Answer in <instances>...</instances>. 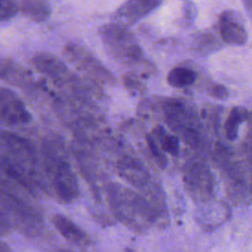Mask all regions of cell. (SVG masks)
I'll return each instance as SVG.
<instances>
[{
	"label": "cell",
	"instance_id": "6",
	"mask_svg": "<svg viewBox=\"0 0 252 252\" xmlns=\"http://www.w3.org/2000/svg\"><path fill=\"white\" fill-rule=\"evenodd\" d=\"M223 40L215 32L205 31L196 35L194 39V47L202 54H210L221 48Z\"/></svg>",
	"mask_w": 252,
	"mask_h": 252
},
{
	"label": "cell",
	"instance_id": "4",
	"mask_svg": "<svg viewBox=\"0 0 252 252\" xmlns=\"http://www.w3.org/2000/svg\"><path fill=\"white\" fill-rule=\"evenodd\" d=\"M20 10L33 22H44L50 16V8L44 0H20Z\"/></svg>",
	"mask_w": 252,
	"mask_h": 252
},
{
	"label": "cell",
	"instance_id": "3",
	"mask_svg": "<svg viewBox=\"0 0 252 252\" xmlns=\"http://www.w3.org/2000/svg\"><path fill=\"white\" fill-rule=\"evenodd\" d=\"M162 0H128L115 12L114 19L121 25L133 24L156 10Z\"/></svg>",
	"mask_w": 252,
	"mask_h": 252
},
{
	"label": "cell",
	"instance_id": "13",
	"mask_svg": "<svg viewBox=\"0 0 252 252\" xmlns=\"http://www.w3.org/2000/svg\"><path fill=\"white\" fill-rule=\"evenodd\" d=\"M209 94L217 99H225L228 96L227 89L220 84H212L208 88Z\"/></svg>",
	"mask_w": 252,
	"mask_h": 252
},
{
	"label": "cell",
	"instance_id": "16",
	"mask_svg": "<svg viewBox=\"0 0 252 252\" xmlns=\"http://www.w3.org/2000/svg\"><path fill=\"white\" fill-rule=\"evenodd\" d=\"M61 252H68V251H61Z\"/></svg>",
	"mask_w": 252,
	"mask_h": 252
},
{
	"label": "cell",
	"instance_id": "7",
	"mask_svg": "<svg viewBox=\"0 0 252 252\" xmlns=\"http://www.w3.org/2000/svg\"><path fill=\"white\" fill-rule=\"evenodd\" d=\"M196 73L186 67H176L167 75V83L173 88H184L196 81Z\"/></svg>",
	"mask_w": 252,
	"mask_h": 252
},
{
	"label": "cell",
	"instance_id": "10",
	"mask_svg": "<svg viewBox=\"0 0 252 252\" xmlns=\"http://www.w3.org/2000/svg\"><path fill=\"white\" fill-rule=\"evenodd\" d=\"M121 170L123 171L125 178H127L128 180L134 183H143L145 181L144 171L135 162L134 163L131 161L123 162L121 166Z\"/></svg>",
	"mask_w": 252,
	"mask_h": 252
},
{
	"label": "cell",
	"instance_id": "8",
	"mask_svg": "<svg viewBox=\"0 0 252 252\" xmlns=\"http://www.w3.org/2000/svg\"><path fill=\"white\" fill-rule=\"evenodd\" d=\"M247 115L248 114L245 109L239 106L233 107L230 110L224 123V130L227 139L234 140L237 137L239 125L247 117Z\"/></svg>",
	"mask_w": 252,
	"mask_h": 252
},
{
	"label": "cell",
	"instance_id": "14",
	"mask_svg": "<svg viewBox=\"0 0 252 252\" xmlns=\"http://www.w3.org/2000/svg\"><path fill=\"white\" fill-rule=\"evenodd\" d=\"M183 15L187 23H193L197 17V7L195 6V4L190 1L186 2L183 5Z\"/></svg>",
	"mask_w": 252,
	"mask_h": 252
},
{
	"label": "cell",
	"instance_id": "2",
	"mask_svg": "<svg viewBox=\"0 0 252 252\" xmlns=\"http://www.w3.org/2000/svg\"><path fill=\"white\" fill-rule=\"evenodd\" d=\"M219 33L224 43L233 46H242L246 43L248 34L241 15L234 10H224L220 13L218 22Z\"/></svg>",
	"mask_w": 252,
	"mask_h": 252
},
{
	"label": "cell",
	"instance_id": "5",
	"mask_svg": "<svg viewBox=\"0 0 252 252\" xmlns=\"http://www.w3.org/2000/svg\"><path fill=\"white\" fill-rule=\"evenodd\" d=\"M53 224L57 230L69 241L75 244H82L86 242L87 236L73 221L62 216H55L53 218Z\"/></svg>",
	"mask_w": 252,
	"mask_h": 252
},
{
	"label": "cell",
	"instance_id": "9",
	"mask_svg": "<svg viewBox=\"0 0 252 252\" xmlns=\"http://www.w3.org/2000/svg\"><path fill=\"white\" fill-rule=\"evenodd\" d=\"M33 64L37 69L49 73H56L57 71L64 69V65L57 58L51 56L50 54L37 55L33 59Z\"/></svg>",
	"mask_w": 252,
	"mask_h": 252
},
{
	"label": "cell",
	"instance_id": "15",
	"mask_svg": "<svg viewBox=\"0 0 252 252\" xmlns=\"http://www.w3.org/2000/svg\"><path fill=\"white\" fill-rule=\"evenodd\" d=\"M246 14L248 15L250 21L252 22V0H241Z\"/></svg>",
	"mask_w": 252,
	"mask_h": 252
},
{
	"label": "cell",
	"instance_id": "11",
	"mask_svg": "<svg viewBox=\"0 0 252 252\" xmlns=\"http://www.w3.org/2000/svg\"><path fill=\"white\" fill-rule=\"evenodd\" d=\"M0 8L1 22H5L17 14L20 6L17 0H0Z\"/></svg>",
	"mask_w": 252,
	"mask_h": 252
},
{
	"label": "cell",
	"instance_id": "12",
	"mask_svg": "<svg viewBox=\"0 0 252 252\" xmlns=\"http://www.w3.org/2000/svg\"><path fill=\"white\" fill-rule=\"evenodd\" d=\"M158 138L160 141V145L165 152L169 153L170 155H176L178 153L179 143L176 137L167 135L162 132L161 135H158Z\"/></svg>",
	"mask_w": 252,
	"mask_h": 252
},
{
	"label": "cell",
	"instance_id": "1",
	"mask_svg": "<svg viewBox=\"0 0 252 252\" xmlns=\"http://www.w3.org/2000/svg\"><path fill=\"white\" fill-rule=\"evenodd\" d=\"M99 35L104 46L116 59L123 62H136L143 51L135 36L121 24H108L100 28Z\"/></svg>",
	"mask_w": 252,
	"mask_h": 252
}]
</instances>
